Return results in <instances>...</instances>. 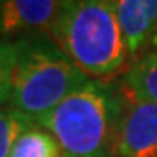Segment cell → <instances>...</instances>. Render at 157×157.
Masks as SVG:
<instances>
[{"instance_id":"1","label":"cell","mask_w":157,"mask_h":157,"mask_svg":"<svg viewBox=\"0 0 157 157\" xmlns=\"http://www.w3.org/2000/svg\"><path fill=\"white\" fill-rule=\"evenodd\" d=\"M45 37L93 80L117 75L129 61L110 0L61 2Z\"/></svg>"},{"instance_id":"2","label":"cell","mask_w":157,"mask_h":157,"mask_svg":"<svg viewBox=\"0 0 157 157\" xmlns=\"http://www.w3.org/2000/svg\"><path fill=\"white\" fill-rule=\"evenodd\" d=\"M122 96L103 80L89 78L39 126L56 138L63 157H113Z\"/></svg>"},{"instance_id":"3","label":"cell","mask_w":157,"mask_h":157,"mask_svg":"<svg viewBox=\"0 0 157 157\" xmlns=\"http://www.w3.org/2000/svg\"><path fill=\"white\" fill-rule=\"evenodd\" d=\"M14 44L16 67L9 103L39 124L89 77L45 35L21 39Z\"/></svg>"},{"instance_id":"4","label":"cell","mask_w":157,"mask_h":157,"mask_svg":"<svg viewBox=\"0 0 157 157\" xmlns=\"http://www.w3.org/2000/svg\"><path fill=\"white\" fill-rule=\"evenodd\" d=\"M113 157H157V103L122 96Z\"/></svg>"},{"instance_id":"5","label":"cell","mask_w":157,"mask_h":157,"mask_svg":"<svg viewBox=\"0 0 157 157\" xmlns=\"http://www.w3.org/2000/svg\"><path fill=\"white\" fill-rule=\"evenodd\" d=\"M61 2L56 0H2L0 42L47 35Z\"/></svg>"},{"instance_id":"6","label":"cell","mask_w":157,"mask_h":157,"mask_svg":"<svg viewBox=\"0 0 157 157\" xmlns=\"http://www.w3.org/2000/svg\"><path fill=\"white\" fill-rule=\"evenodd\" d=\"M112 7L129 58H136L157 30V0H115Z\"/></svg>"},{"instance_id":"7","label":"cell","mask_w":157,"mask_h":157,"mask_svg":"<svg viewBox=\"0 0 157 157\" xmlns=\"http://www.w3.org/2000/svg\"><path fill=\"white\" fill-rule=\"evenodd\" d=\"M124 89L136 100L157 103V49L133 61L124 73Z\"/></svg>"},{"instance_id":"8","label":"cell","mask_w":157,"mask_h":157,"mask_svg":"<svg viewBox=\"0 0 157 157\" xmlns=\"http://www.w3.org/2000/svg\"><path fill=\"white\" fill-rule=\"evenodd\" d=\"M9 157H63L56 138L35 124L16 140Z\"/></svg>"},{"instance_id":"9","label":"cell","mask_w":157,"mask_h":157,"mask_svg":"<svg viewBox=\"0 0 157 157\" xmlns=\"http://www.w3.org/2000/svg\"><path fill=\"white\" fill-rule=\"evenodd\" d=\"M35 124L37 122L23 115L21 112H17L11 105L9 107L0 105V157L11 155L16 140Z\"/></svg>"},{"instance_id":"10","label":"cell","mask_w":157,"mask_h":157,"mask_svg":"<svg viewBox=\"0 0 157 157\" xmlns=\"http://www.w3.org/2000/svg\"><path fill=\"white\" fill-rule=\"evenodd\" d=\"M14 67H16V44L0 42V105L11 100Z\"/></svg>"},{"instance_id":"11","label":"cell","mask_w":157,"mask_h":157,"mask_svg":"<svg viewBox=\"0 0 157 157\" xmlns=\"http://www.w3.org/2000/svg\"><path fill=\"white\" fill-rule=\"evenodd\" d=\"M152 45L157 49V30H155V33L152 35Z\"/></svg>"}]
</instances>
